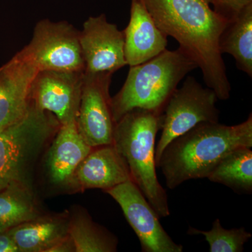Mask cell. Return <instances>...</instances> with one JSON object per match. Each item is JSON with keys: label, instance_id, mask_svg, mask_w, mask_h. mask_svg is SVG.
<instances>
[{"label": "cell", "instance_id": "11", "mask_svg": "<svg viewBox=\"0 0 252 252\" xmlns=\"http://www.w3.org/2000/svg\"><path fill=\"white\" fill-rule=\"evenodd\" d=\"M79 40L86 73L114 74L127 65L124 32L107 21L105 14L91 16L83 24Z\"/></svg>", "mask_w": 252, "mask_h": 252}, {"label": "cell", "instance_id": "4", "mask_svg": "<svg viewBox=\"0 0 252 252\" xmlns=\"http://www.w3.org/2000/svg\"><path fill=\"white\" fill-rule=\"evenodd\" d=\"M196 68V63L180 48L165 50L147 62L130 67L124 86L111 98L114 122L134 109L162 112L179 84Z\"/></svg>", "mask_w": 252, "mask_h": 252}, {"label": "cell", "instance_id": "3", "mask_svg": "<svg viewBox=\"0 0 252 252\" xmlns=\"http://www.w3.org/2000/svg\"><path fill=\"white\" fill-rule=\"evenodd\" d=\"M162 112L134 109L114 127L113 145L125 159L131 178L160 217L170 216L166 190L157 174L156 138Z\"/></svg>", "mask_w": 252, "mask_h": 252}, {"label": "cell", "instance_id": "7", "mask_svg": "<svg viewBox=\"0 0 252 252\" xmlns=\"http://www.w3.org/2000/svg\"><path fill=\"white\" fill-rule=\"evenodd\" d=\"M79 33L67 21L45 18L36 23L31 42L23 49L38 71L84 72Z\"/></svg>", "mask_w": 252, "mask_h": 252}, {"label": "cell", "instance_id": "23", "mask_svg": "<svg viewBox=\"0 0 252 252\" xmlns=\"http://www.w3.org/2000/svg\"><path fill=\"white\" fill-rule=\"evenodd\" d=\"M0 252H20L9 232H0Z\"/></svg>", "mask_w": 252, "mask_h": 252}, {"label": "cell", "instance_id": "22", "mask_svg": "<svg viewBox=\"0 0 252 252\" xmlns=\"http://www.w3.org/2000/svg\"><path fill=\"white\" fill-rule=\"evenodd\" d=\"M212 9L228 21H232L249 5L252 0H205Z\"/></svg>", "mask_w": 252, "mask_h": 252}, {"label": "cell", "instance_id": "12", "mask_svg": "<svg viewBox=\"0 0 252 252\" xmlns=\"http://www.w3.org/2000/svg\"><path fill=\"white\" fill-rule=\"evenodd\" d=\"M37 68L23 51L0 67V130L21 119L31 107V87Z\"/></svg>", "mask_w": 252, "mask_h": 252}, {"label": "cell", "instance_id": "5", "mask_svg": "<svg viewBox=\"0 0 252 252\" xmlns=\"http://www.w3.org/2000/svg\"><path fill=\"white\" fill-rule=\"evenodd\" d=\"M60 126L52 114L31 104L21 119L0 130V190L26 182L32 160Z\"/></svg>", "mask_w": 252, "mask_h": 252}, {"label": "cell", "instance_id": "19", "mask_svg": "<svg viewBox=\"0 0 252 252\" xmlns=\"http://www.w3.org/2000/svg\"><path fill=\"white\" fill-rule=\"evenodd\" d=\"M39 214L35 198L26 182L0 190V232L35 219Z\"/></svg>", "mask_w": 252, "mask_h": 252}, {"label": "cell", "instance_id": "8", "mask_svg": "<svg viewBox=\"0 0 252 252\" xmlns=\"http://www.w3.org/2000/svg\"><path fill=\"white\" fill-rule=\"evenodd\" d=\"M104 191L122 208L140 240L142 252H183V246L167 234L159 220L160 217L133 181H127Z\"/></svg>", "mask_w": 252, "mask_h": 252}, {"label": "cell", "instance_id": "2", "mask_svg": "<svg viewBox=\"0 0 252 252\" xmlns=\"http://www.w3.org/2000/svg\"><path fill=\"white\" fill-rule=\"evenodd\" d=\"M241 147H252V114L234 126L200 123L167 144L157 167L167 188L175 189L187 181L207 178L225 156Z\"/></svg>", "mask_w": 252, "mask_h": 252}, {"label": "cell", "instance_id": "18", "mask_svg": "<svg viewBox=\"0 0 252 252\" xmlns=\"http://www.w3.org/2000/svg\"><path fill=\"white\" fill-rule=\"evenodd\" d=\"M207 179L223 185L238 193L252 192V151L241 147L225 156L213 169Z\"/></svg>", "mask_w": 252, "mask_h": 252}, {"label": "cell", "instance_id": "16", "mask_svg": "<svg viewBox=\"0 0 252 252\" xmlns=\"http://www.w3.org/2000/svg\"><path fill=\"white\" fill-rule=\"evenodd\" d=\"M69 220L38 217L8 230L20 252H48L68 235Z\"/></svg>", "mask_w": 252, "mask_h": 252}, {"label": "cell", "instance_id": "6", "mask_svg": "<svg viewBox=\"0 0 252 252\" xmlns=\"http://www.w3.org/2000/svg\"><path fill=\"white\" fill-rule=\"evenodd\" d=\"M215 91L203 87L195 77L186 78L183 85L170 96L161 114L160 140L156 147V163L174 139L203 122H219Z\"/></svg>", "mask_w": 252, "mask_h": 252}, {"label": "cell", "instance_id": "1", "mask_svg": "<svg viewBox=\"0 0 252 252\" xmlns=\"http://www.w3.org/2000/svg\"><path fill=\"white\" fill-rule=\"evenodd\" d=\"M154 22L172 36L203 73L207 87L218 99L230 97L231 86L219 49L220 34L228 21L205 0H140Z\"/></svg>", "mask_w": 252, "mask_h": 252}, {"label": "cell", "instance_id": "17", "mask_svg": "<svg viewBox=\"0 0 252 252\" xmlns=\"http://www.w3.org/2000/svg\"><path fill=\"white\" fill-rule=\"evenodd\" d=\"M220 54L231 55L237 68L252 77V4L228 21L219 40Z\"/></svg>", "mask_w": 252, "mask_h": 252}, {"label": "cell", "instance_id": "20", "mask_svg": "<svg viewBox=\"0 0 252 252\" xmlns=\"http://www.w3.org/2000/svg\"><path fill=\"white\" fill-rule=\"evenodd\" d=\"M68 235L75 252H114L117 240L86 214L74 215L68 223Z\"/></svg>", "mask_w": 252, "mask_h": 252}, {"label": "cell", "instance_id": "13", "mask_svg": "<svg viewBox=\"0 0 252 252\" xmlns=\"http://www.w3.org/2000/svg\"><path fill=\"white\" fill-rule=\"evenodd\" d=\"M132 180L125 159L112 144L95 147L76 169L69 185L106 190Z\"/></svg>", "mask_w": 252, "mask_h": 252}, {"label": "cell", "instance_id": "9", "mask_svg": "<svg viewBox=\"0 0 252 252\" xmlns=\"http://www.w3.org/2000/svg\"><path fill=\"white\" fill-rule=\"evenodd\" d=\"M113 74L84 72L77 125L93 148L113 144L116 122L109 94Z\"/></svg>", "mask_w": 252, "mask_h": 252}, {"label": "cell", "instance_id": "10", "mask_svg": "<svg viewBox=\"0 0 252 252\" xmlns=\"http://www.w3.org/2000/svg\"><path fill=\"white\" fill-rule=\"evenodd\" d=\"M84 72L38 71L31 87V103L64 125L77 120Z\"/></svg>", "mask_w": 252, "mask_h": 252}, {"label": "cell", "instance_id": "15", "mask_svg": "<svg viewBox=\"0 0 252 252\" xmlns=\"http://www.w3.org/2000/svg\"><path fill=\"white\" fill-rule=\"evenodd\" d=\"M93 149L79 132L77 120L61 125L47 158L51 182L69 185L76 169Z\"/></svg>", "mask_w": 252, "mask_h": 252}, {"label": "cell", "instance_id": "21", "mask_svg": "<svg viewBox=\"0 0 252 252\" xmlns=\"http://www.w3.org/2000/svg\"><path fill=\"white\" fill-rule=\"evenodd\" d=\"M187 234L203 235L210 252H243L244 245L252 237L245 227L225 229L219 219L214 220L211 230H201L189 226Z\"/></svg>", "mask_w": 252, "mask_h": 252}, {"label": "cell", "instance_id": "14", "mask_svg": "<svg viewBox=\"0 0 252 252\" xmlns=\"http://www.w3.org/2000/svg\"><path fill=\"white\" fill-rule=\"evenodd\" d=\"M123 32L124 54L130 67L147 62L167 49V36L140 0H131L130 20Z\"/></svg>", "mask_w": 252, "mask_h": 252}]
</instances>
